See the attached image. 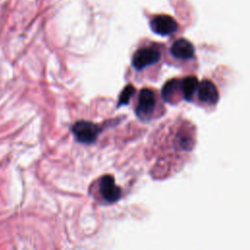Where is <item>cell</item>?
<instances>
[{
	"instance_id": "2",
	"label": "cell",
	"mask_w": 250,
	"mask_h": 250,
	"mask_svg": "<svg viewBox=\"0 0 250 250\" xmlns=\"http://www.w3.org/2000/svg\"><path fill=\"white\" fill-rule=\"evenodd\" d=\"M161 54L158 50L151 47L139 49L132 57V65L136 70H142L159 62Z\"/></svg>"
},
{
	"instance_id": "9",
	"label": "cell",
	"mask_w": 250,
	"mask_h": 250,
	"mask_svg": "<svg viewBox=\"0 0 250 250\" xmlns=\"http://www.w3.org/2000/svg\"><path fill=\"white\" fill-rule=\"evenodd\" d=\"M197 85L198 81L195 76H187L181 81V91L186 101H192L194 93L197 89Z\"/></svg>"
},
{
	"instance_id": "3",
	"label": "cell",
	"mask_w": 250,
	"mask_h": 250,
	"mask_svg": "<svg viewBox=\"0 0 250 250\" xmlns=\"http://www.w3.org/2000/svg\"><path fill=\"white\" fill-rule=\"evenodd\" d=\"M155 94L151 89L144 88L141 90L137 102L136 113L142 119H146L155 107Z\"/></svg>"
},
{
	"instance_id": "7",
	"label": "cell",
	"mask_w": 250,
	"mask_h": 250,
	"mask_svg": "<svg viewBox=\"0 0 250 250\" xmlns=\"http://www.w3.org/2000/svg\"><path fill=\"white\" fill-rule=\"evenodd\" d=\"M171 55L179 60H189L193 58L195 50L193 45L185 38L176 40L170 48Z\"/></svg>"
},
{
	"instance_id": "5",
	"label": "cell",
	"mask_w": 250,
	"mask_h": 250,
	"mask_svg": "<svg viewBox=\"0 0 250 250\" xmlns=\"http://www.w3.org/2000/svg\"><path fill=\"white\" fill-rule=\"evenodd\" d=\"M99 189L102 197L109 203L117 201L121 196V189L115 184V180L112 175H104L100 179Z\"/></svg>"
},
{
	"instance_id": "8",
	"label": "cell",
	"mask_w": 250,
	"mask_h": 250,
	"mask_svg": "<svg viewBox=\"0 0 250 250\" xmlns=\"http://www.w3.org/2000/svg\"><path fill=\"white\" fill-rule=\"evenodd\" d=\"M180 91H181V81L178 79H171L167 81L166 84L162 87L161 96L165 102L172 104L175 102L177 92H180Z\"/></svg>"
},
{
	"instance_id": "4",
	"label": "cell",
	"mask_w": 250,
	"mask_h": 250,
	"mask_svg": "<svg viewBox=\"0 0 250 250\" xmlns=\"http://www.w3.org/2000/svg\"><path fill=\"white\" fill-rule=\"evenodd\" d=\"M151 30L160 36H169L178 29V23L174 18L168 15H157L150 21Z\"/></svg>"
},
{
	"instance_id": "6",
	"label": "cell",
	"mask_w": 250,
	"mask_h": 250,
	"mask_svg": "<svg viewBox=\"0 0 250 250\" xmlns=\"http://www.w3.org/2000/svg\"><path fill=\"white\" fill-rule=\"evenodd\" d=\"M197 96L203 103L214 104L219 100V93L215 84L209 80H203L197 85Z\"/></svg>"
},
{
	"instance_id": "1",
	"label": "cell",
	"mask_w": 250,
	"mask_h": 250,
	"mask_svg": "<svg viewBox=\"0 0 250 250\" xmlns=\"http://www.w3.org/2000/svg\"><path fill=\"white\" fill-rule=\"evenodd\" d=\"M71 132L79 143L91 145L96 142L101 130L93 122L80 120L74 123L71 128Z\"/></svg>"
},
{
	"instance_id": "10",
	"label": "cell",
	"mask_w": 250,
	"mask_h": 250,
	"mask_svg": "<svg viewBox=\"0 0 250 250\" xmlns=\"http://www.w3.org/2000/svg\"><path fill=\"white\" fill-rule=\"evenodd\" d=\"M135 93V88L132 85H127L126 87H124V89L122 90V92L119 95V100L117 103V106H121V105H125L129 103L132 95Z\"/></svg>"
}]
</instances>
